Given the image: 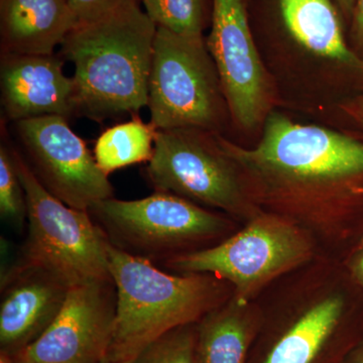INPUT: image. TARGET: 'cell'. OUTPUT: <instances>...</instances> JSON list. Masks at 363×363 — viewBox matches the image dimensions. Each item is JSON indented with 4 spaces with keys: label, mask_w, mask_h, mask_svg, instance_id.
Listing matches in <instances>:
<instances>
[{
    "label": "cell",
    "mask_w": 363,
    "mask_h": 363,
    "mask_svg": "<svg viewBox=\"0 0 363 363\" xmlns=\"http://www.w3.org/2000/svg\"><path fill=\"white\" fill-rule=\"evenodd\" d=\"M157 26L136 0L74 28L62 44L73 63L76 114L104 121L147 106Z\"/></svg>",
    "instance_id": "cell-1"
},
{
    "label": "cell",
    "mask_w": 363,
    "mask_h": 363,
    "mask_svg": "<svg viewBox=\"0 0 363 363\" xmlns=\"http://www.w3.org/2000/svg\"><path fill=\"white\" fill-rule=\"evenodd\" d=\"M109 272L116 286V328L107 359L125 363L168 332L198 323L223 304L222 279L207 274L162 271L108 242Z\"/></svg>",
    "instance_id": "cell-2"
},
{
    "label": "cell",
    "mask_w": 363,
    "mask_h": 363,
    "mask_svg": "<svg viewBox=\"0 0 363 363\" xmlns=\"http://www.w3.org/2000/svg\"><path fill=\"white\" fill-rule=\"evenodd\" d=\"M88 212L111 245L157 266L192 253V245L216 240L229 228L218 214L156 191L131 201L102 200Z\"/></svg>",
    "instance_id": "cell-3"
},
{
    "label": "cell",
    "mask_w": 363,
    "mask_h": 363,
    "mask_svg": "<svg viewBox=\"0 0 363 363\" xmlns=\"http://www.w3.org/2000/svg\"><path fill=\"white\" fill-rule=\"evenodd\" d=\"M11 150L28 204V235L16 260L58 272L72 286L111 277L108 241L89 212L69 207L50 194L20 150Z\"/></svg>",
    "instance_id": "cell-4"
},
{
    "label": "cell",
    "mask_w": 363,
    "mask_h": 363,
    "mask_svg": "<svg viewBox=\"0 0 363 363\" xmlns=\"http://www.w3.org/2000/svg\"><path fill=\"white\" fill-rule=\"evenodd\" d=\"M220 92L203 37L157 28L147 101L152 126L157 130H213L220 121Z\"/></svg>",
    "instance_id": "cell-5"
},
{
    "label": "cell",
    "mask_w": 363,
    "mask_h": 363,
    "mask_svg": "<svg viewBox=\"0 0 363 363\" xmlns=\"http://www.w3.org/2000/svg\"><path fill=\"white\" fill-rule=\"evenodd\" d=\"M311 252L309 241L281 219L262 216L213 247L182 255L162 264L181 274H207L235 286L234 300L247 298L303 262Z\"/></svg>",
    "instance_id": "cell-6"
},
{
    "label": "cell",
    "mask_w": 363,
    "mask_h": 363,
    "mask_svg": "<svg viewBox=\"0 0 363 363\" xmlns=\"http://www.w3.org/2000/svg\"><path fill=\"white\" fill-rule=\"evenodd\" d=\"M233 161L262 174L294 181H333L363 173L362 143L323 128L294 123L271 113L255 150L216 138Z\"/></svg>",
    "instance_id": "cell-7"
},
{
    "label": "cell",
    "mask_w": 363,
    "mask_h": 363,
    "mask_svg": "<svg viewBox=\"0 0 363 363\" xmlns=\"http://www.w3.org/2000/svg\"><path fill=\"white\" fill-rule=\"evenodd\" d=\"M21 154L37 180L64 204L88 211L113 197L108 176L98 167L87 145L68 118L35 117L14 123Z\"/></svg>",
    "instance_id": "cell-8"
},
{
    "label": "cell",
    "mask_w": 363,
    "mask_h": 363,
    "mask_svg": "<svg viewBox=\"0 0 363 363\" xmlns=\"http://www.w3.org/2000/svg\"><path fill=\"white\" fill-rule=\"evenodd\" d=\"M197 128L157 130L154 155L145 176L156 192L171 193L189 201L240 211V182L233 160L217 140L209 142Z\"/></svg>",
    "instance_id": "cell-9"
},
{
    "label": "cell",
    "mask_w": 363,
    "mask_h": 363,
    "mask_svg": "<svg viewBox=\"0 0 363 363\" xmlns=\"http://www.w3.org/2000/svg\"><path fill=\"white\" fill-rule=\"evenodd\" d=\"M117 308L111 276L71 286L65 304L37 340L13 355L14 363H101L108 355Z\"/></svg>",
    "instance_id": "cell-10"
},
{
    "label": "cell",
    "mask_w": 363,
    "mask_h": 363,
    "mask_svg": "<svg viewBox=\"0 0 363 363\" xmlns=\"http://www.w3.org/2000/svg\"><path fill=\"white\" fill-rule=\"evenodd\" d=\"M206 45L234 121L241 128H255L266 113L269 87L242 0H212Z\"/></svg>",
    "instance_id": "cell-11"
},
{
    "label": "cell",
    "mask_w": 363,
    "mask_h": 363,
    "mask_svg": "<svg viewBox=\"0 0 363 363\" xmlns=\"http://www.w3.org/2000/svg\"><path fill=\"white\" fill-rule=\"evenodd\" d=\"M58 272L16 262L1 276L0 352L13 357L42 335L65 304L71 288Z\"/></svg>",
    "instance_id": "cell-12"
},
{
    "label": "cell",
    "mask_w": 363,
    "mask_h": 363,
    "mask_svg": "<svg viewBox=\"0 0 363 363\" xmlns=\"http://www.w3.org/2000/svg\"><path fill=\"white\" fill-rule=\"evenodd\" d=\"M1 105L7 118L76 114L75 85L54 55H2Z\"/></svg>",
    "instance_id": "cell-13"
},
{
    "label": "cell",
    "mask_w": 363,
    "mask_h": 363,
    "mask_svg": "<svg viewBox=\"0 0 363 363\" xmlns=\"http://www.w3.org/2000/svg\"><path fill=\"white\" fill-rule=\"evenodd\" d=\"M77 26L65 0H0L2 55H52Z\"/></svg>",
    "instance_id": "cell-14"
},
{
    "label": "cell",
    "mask_w": 363,
    "mask_h": 363,
    "mask_svg": "<svg viewBox=\"0 0 363 363\" xmlns=\"http://www.w3.org/2000/svg\"><path fill=\"white\" fill-rule=\"evenodd\" d=\"M279 6L289 33L308 51L345 65L363 66L344 40L338 14L330 0H279Z\"/></svg>",
    "instance_id": "cell-15"
},
{
    "label": "cell",
    "mask_w": 363,
    "mask_h": 363,
    "mask_svg": "<svg viewBox=\"0 0 363 363\" xmlns=\"http://www.w3.org/2000/svg\"><path fill=\"white\" fill-rule=\"evenodd\" d=\"M343 301L334 296L306 312L283 336L264 363H312L337 326Z\"/></svg>",
    "instance_id": "cell-16"
},
{
    "label": "cell",
    "mask_w": 363,
    "mask_h": 363,
    "mask_svg": "<svg viewBox=\"0 0 363 363\" xmlns=\"http://www.w3.org/2000/svg\"><path fill=\"white\" fill-rule=\"evenodd\" d=\"M235 300L221 305L203 318L197 327L199 363H245L250 329Z\"/></svg>",
    "instance_id": "cell-17"
},
{
    "label": "cell",
    "mask_w": 363,
    "mask_h": 363,
    "mask_svg": "<svg viewBox=\"0 0 363 363\" xmlns=\"http://www.w3.org/2000/svg\"><path fill=\"white\" fill-rule=\"evenodd\" d=\"M157 133L152 123H145L138 117L109 128L95 143L98 167L109 176L124 167L149 162L154 155Z\"/></svg>",
    "instance_id": "cell-18"
},
{
    "label": "cell",
    "mask_w": 363,
    "mask_h": 363,
    "mask_svg": "<svg viewBox=\"0 0 363 363\" xmlns=\"http://www.w3.org/2000/svg\"><path fill=\"white\" fill-rule=\"evenodd\" d=\"M157 28L186 37H202L204 0H143Z\"/></svg>",
    "instance_id": "cell-19"
},
{
    "label": "cell",
    "mask_w": 363,
    "mask_h": 363,
    "mask_svg": "<svg viewBox=\"0 0 363 363\" xmlns=\"http://www.w3.org/2000/svg\"><path fill=\"white\" fill-rule=\"evenodd\" d=\"M125 363H199L193 324L168 332Z\"/></svg>",
    "instance_id": "cell-20"
},
{
    "label": "cell",
    "mask_w": 363,
    "mask_h": 363,
    "mask_svg": "<svg viewBox=\"0 0 363 363\" xmlns=\"http://www.w3.org/2000/svg\"><path fill=\"white\" fill-rule=\"evenodd\" d=\"M0 214L13 226L21 228L28 219V204L11 147L0 145Z\"/></svg>",
    "instance_id": "cell-21"
},
{
    "label": "cell",
    "mask_w": 363,
    "mask_h": 363,
    "mask_svg": "<svg viewBox=\"0 0 363 363\" xmlns=\"http://www.w3.org/2000/svg\"><path fill=\"white\" fill-rule=\"evenodd\" d=\"M75 16L78 26L87 25L105 18L125 0H65Z\"/></svg>",
    "instance_id": "cell-22"
},
{
    "label": "cell",
    "mask_w": 363,
    "mask_h": 363,
    "mask_svg": "<svg viewBox=\"0 0 363 363\" xmlns=\"http://www.w3.org/2000/svg\"><path fill=\"white\" fill-rule=\"evenodd\" d=\"M355 40L363 52V0H357L354 9V25H353Z\"/></svg>",
    "instance_id": "cell-23"
},
{
    "label": "cell",
    "mask_w": 363,
    "mask_h": 363,
    "mask_svg": "<svg viewBox=\"0 0 363 363\" xmlns=\"http://www.w3.org/2000/svg\"><path fill=\"white\" fill-rule=\"evenodd\" d=\"M337 2L344 13L347 14V16H350L351 13H354L357 0H337Z\"/></svg>",
    "instance_id": "cell-24"
},
{
    "label": "cell",
    "mask_w": 363,
    "mask_h": 363,
    "mask_svg": "<svg viewBox=\"0 0 363 363\" xmlns=\"http://www.w3.org/2000/svg\"><path fill=\"white\" fill-rule=\"evenodd\" d=\"M355 272H357V276L359 281L363 283V253L357 260V266H355Z\"/></svg>",
    "instance_id": "cell-25"
},
{
    "label": "cell",
    "mask_w": 363,
    "mask_h": 363,
    "mask_svg": "<svg viewBox=\"0 0 363 363\" xmlns=\"http://www.w3.org/2000/svg\"><path fill=\"white\" fill-rule=\"evenodd\" d=\"M0 363H14L13 357L7 353L0 352Z\"/></svg>",
    "instance_id": "cell-26"
},
{
    "label": "cell",
    "mask_w": 363,
    "mask_h": 363,
    "mask_svg": "<svg viewBox=\"0 0 363 363\" xmlns=\"http://www.w3.org/2000/svg\"><path fill=\"white\" fill-rule=\"evenodd\" d=\"M350 363H363V350L358 353L357 357L352 360Z\"/></svg>",
    "instance_id": "cell-27"
},
{
    "label": "cell",
    "mask_w": 363,
    "mask_h": 363,
    "mask_svg": "<svg viewBox=\"0 0 363 363\" xmlns=\"http://www.w3.org/2000/svg\"><path fill=\"white\" fill-rule=\"evenodd\" d=\"M101 363H113V362H111V360H108V359H107V358H105L104 362H102Z\"/></svg>",
    "instance_id": "cell-28"
},
{
    "label": "cell",
    "mask_w": 363,
    "mask_h": 363,
    "mask_svg": "<svg viewBox=\"0 0 363 363\" xmlns=\"http://www.w3.org/2000/svg\"><path fill=\"white\" fill-rule=\"evenodd\" d=\"M362 111H363V101H362Z\"/></svg>",
    "instance_id": "cell-29"
}]
</instances>
